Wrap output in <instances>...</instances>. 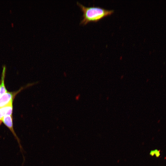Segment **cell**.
Returning a JSON list of instances; mask_svg holds the SVG:
<instances>
[{
  "instance_id": "2",
  "label": "cell",
  "mask_w": 166,
  "mask_h": 166,
  "mask_svg": "<svg viewBox=\"0 0 166 166\" xmlns=\"http://www.w3.org/2000/svg\"><path fill=\"white\" fill-rule=\"evenodd\" d=\"M1 121L10 129L13 134L15 139L17 140L20 148L21 147L20 144V140L15 133L14 129L12 116L6 115L4 116Z\"/></svg>"
},
{
  "instance_id": "6",
  "label": "cell",
  "mask_w": 166,
  "mask_h": 166,
  "mask_svg": "<svg viewBox=\"0 0 166 166\" xmlns=\"http://www.w3.org/2000/svg\"><path fill=\"white\" fill-rule=\"evenodd\" d=\"M150 154L151 155L153 156L154 154H155L156 157H159L160 154L159 152L157 150H155L151 151Z\"/></svg>"
},
{
  "instance_id": "7",
  "label": "cell",
  "mask_w": 166,
  "mask_h": 166,
  "mask_svg": "<svg viewBox=\"0 0 166 166\" xmlns=\"http://www.w3.org/2000/svg\"><path fill=\"white\" fill-rule=\"evenodd\" d=\"M0 87H1V85H0Z\"/></svg>"
},
{
  "instance_id": "1",
  "label": "cell",
  "mask_w": 166,
  "mask_h": 166,
  "mask_svg": "<svg viewBox=\"0 0 166 166\" xmlns=\"http://www.w3.org/2000/svg\"><path fill=\"white\" fill-rule=\"evenodd\" d=\"M77 4L81 8L83 14L80 24L85 25L90 22H97L113 13V10H108L99 7H86L78 2Z\"/></svg>"
},
{
  "instance_id": "4",
  "label": "cell",
  "mask_w": 166,
  "mask_h": 166,
  "mask_svg": "<svg viewBox=\"0 0 166 166\" xmlns=\"http://www.w3.org/2000/svg\"><path fill=\"white\" fill-rule=\"evenodd\" d=\"M12 104L0 108V121H1L3 117L6 115L12 116Z\"/></svg>"
},
{
  "instance_id": "3",
  "label": "cell",
  "mask_w": 166,
  "mask_h": 166,
  "mask_svg": "<svg viewBox=\"0 0 166 166\" xmlns=\"http://www.w3.org/2000/svg\"><path fill=\"white\" fill-rule=\"evenodd\" d=\"M17 92H7L0 97V108L13 103V99Z\"/></svg>"
},
{
  "instance_id": "5",
  "label": "cell",
  "mask_w": 166,
  "mask_h": 166,
  "mask_svg": "<svg viewBox=\"0 0 166 166\" xmlns=\"http://www.w3.org/2000/svg\"><path fill=\"white\" fill-rule=\"evenodd\" d=\"M6 69V66L5 65L3 66L1 78V83L0 88V97L4 94L7 92L4 84V79Z\"/></svg>"
}]
</instances>
